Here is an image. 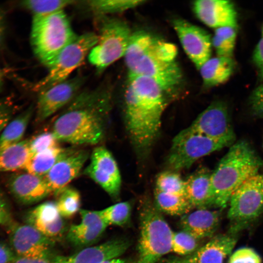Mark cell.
Returning a JSON list of instances; mask_svg holds the SVG:
<instances>
[{"instance_id": "ac0fdd59", "label": "cell", "mask_w": 263, "mask_h": 263, "mask_svg": "<svg viewBox=\"0 0 263 263\" xmlns=\"http://www.w3.org/2000/svg\"><path fill=\"white\" fill-rule=\"evenodd\" d=\"M192 8L197 18L209 27H237V13L231 1L198 0L193 2Z\"/></svg>"}, {"instance_id": "d590c367", "label": "cell", "mask_w": 263, "mask_h": 263, "mask_svg": "<svg viewBox=\"0 0 263 263\" xmlns=\"http://www.w3.org/2000/svg\"><path fill=\"white\" fill-rule=\"evenodd\" d=\"M198 240L185 231H173L171 252L181 257L189 255L200 247Z\"/></svg>"}, {"instance_id": "e575fe53", "label": "cell", "mask_w": 263, "mask_h": 263, "mask_svg": "<svg viewBox=\"0 0 263 263\" xmlns=\"http://www.w3.org/2000/svg\"><path fill=\"white\" fill-rule=\"evenodd\" d=\"M155 189L186 197L185 181L174 171H166L159 173L156 178Z\"/></svg>"}, {"instance_id": "ba28073f", "label": "cell", "mask_w": 263, "mask_h": 263, "mask_svg": "<svg viewBox=\"0 0 263 263\" xmlns=\"http://www.w3.org/2000/svg\"><path fill=\"white\" fill-rule=\"evenodd\" d=\"M98 41V35L92 32L77 36L58 55L49 67L48 72L35 86L41 92L69 78L83 62Z\"/></svg>"}, {"instance_id": "9c48e42d", "label": "cell", "mask_w": 263, "mask_h": 263, "mask_svg": "<svg viewBox=\"0 0 263 263\" xmlns=\"http://www.w3.org/2000/svg\"><path fill=\"white\" fill-rule=\"evenodd\" d=\"M227 146L225 142L185 129L174 137L167 162L173 170L188 169L201 157Z\"/></svg>"}, {"instance_id": "3957f363", "label": "cell", "mask_w": 263, "mask_h": 263, "mask_svg": "<svg viewBox=\"0 0 263 263\" xmlns=\"http://www.w3.org/2000/svg\"><path fill=\"white\" fill-rule=\"evenodd\" d=\"M177 53L174 44L147 31L132 32L124 55L128 77H147L158 83L165 92L172 91L182 78L176 61Z\"/></svg>"}, {"instance_id": "4fadbf2b", "label": "cell", "mask_w": 263, "mask_h": 263, "mask_svg": "<svg viewBox=\"0 0 263 263\" xmlns=\"http://www.w3.org/2000/svg\"><path fill=\"white\" fill-rule=\"evenodd\" d=\"M84 173L112 199L117 200L121 189V175L116 161L107 149L98 146L93 150Z\"/></svg>"}, {"instance_id": "5b68a950", "label": "cell", "mask_w": 263, "mask_h": 263, "mask_svg": "<svg viewBox=\"0 0 263 263\" xmlns=\"http://www.w3.org/2000/svg\"><path fill=\"white\" fill-rule=\"evenodd\" d=\"M76 37L64 10L45 16H33L31 46L38 59L48 68Z\"/></svg>"}, {"instance_id": "7402d4cb", "label": "cell", "mask_w": 263, "mask_h": 263, "mask_svg": "<svg viewBox=\"0 0 263 263\" xmlns=\"http://www.w3.org/2000/svg\"><path fill=\"white\" fill-rule=\"evenodd\" d=\"M235 238L228 235H219L200 246L192 254L176 258L185 263H224L236 243Z\"/></svg>"}, {"instance_id": "44dd1931", "label": "cell", "mask_w": 263, "mask_h": 263, "mask_svg": "<svg viewBox=\"0 0 263 263\" xmlns=\"http://www.w3.org/2000/svg\"><path fill=\"white\" fill-rule=\"evenodd\" d=\"M25 220L26 224L55 241L65 231L63 218L55 202L46 201L38 205L27 213Z\"/></svg>"}, {"instance_id": "4dcf8cb0", "label": "cell", "mask_w": 263, "mask_h": 263, "mask_svg": "<svg viewBox=\"0 0 263 263\" xmlns=\"http://www.w3.org/2000/svg\"><path fill=\"white\" fill-rule=\"evenodd\" d=\"M237 37L236 28L222 27L215 29L211 38L212 46L217 56L232 57Z\"/></svg>"}, {"instance_id": "836d02e7", "label": "cell", "mask_w": 263, "mask_h": 263, "mask_svg": "<svg viewBox=\"0 0 263 263\" xmlns=\"http://www.w3.org/2000/svg\"><path fill=\"white\" fill-rule=\"evenodd\" d=\"M71 0H28L21 5L33 13V16L49 15L63 10L64 8L77 2Z\"/></svg>"}, {"instance_id": "cb8c5ba5", "label": "cell", "mask_w": 263, "mask_h": 263, "mask_svg": "<svg viewBox=\"0 0 263 263\" xmlns=\"http://www.w3.org/2000/svg\"><path fill=\"white\" fill-rule=\"evenodd\" d=\"M211 174L207 169L201 168L185 180V196L193 208L208 209Z\"/></svg>"}, {"instance_id": "7a4b0ae2", "label": "cell", "mask_w": 263, "mask_h": 263, "mask_svg": "<svg viewBox=\"0 0 263 263\" xmlns=\"http://www.w3.org/2000/svg\"><path fill=\"white\" fill-rule=\"evenodd\" d=\"M165 93L150 78L128 77L124 94L125 122L140 157L150 152L159 133L162 114L167 105Z\"/></svg>"}, {"instance_id": "484cf974", "label": "cell", "mask_w": 263, "mask_h": 263, "mask_svg": "<svg viewBox=\"0 0 263 263\" xmlns=\"http://www.w3.org/2000/svg\"><path fill=\"white\" fill-rule=\"evenodd\" d=\"M30 155L29 140H27L0 150V172L24 169Z\"/></svg>"}, {"instance_id": "9a60e30c", "label": "cell", "mask_w": 263, "mask_h": 263, "mask_svg": "<svg viewBox=\"0 0 263 263\" xmlns=\"http://www.w3.org/2000/svg\"><path fill=\"white\" fill-rule=\"evenodd\" d=\"M85 78L76 76L39 92L37 105V119L42 121L68 105L79 93Z\"/></svg>"}, {"instance_id": "60d3db41", "label": "cell", "mask_w": 263, "mask_h": 263, "mask_svg": "<svg viewBox=\"0 0 263 263\" xmlns=\"http://www.w3.org/2000/svg\"><path fill=\"white\" fill-rule=\"evenodd\" d=\"M13 222L10 204L0 189V225L8 227Z\"/></svg>"}, {"instance_id": "f1b7e54d", "label": "cell", "mask_w": 263, "mask_h": 263, "mask_svg": "<svg viewBox=\"0 0 263 263\" xmlns=\"http://www.w3.org/2000/svg\"><path fill=\"white\" fill-rule=\"evenodd\" d=\"M65 150L58 146L37 153L31 154L24 170L32 174L44 176L54 166Z\"/></svg>"}, {"instance_id": "d6986e66", "label": "cell", "mask_w": 263, "mask_h": 263, "mask_svg": "<svg viewBox=\"0 0 263 263\" xmlns=\"http://www.w3.org/2000/svg\"><path fill=\"white\" fill-rule=\"evenodd\" d=\"M7 185L13 196L24 205L38 202L52 193L43 176L26 171L12 175Z\"/></svg>"}, {"instance_id": "8d00e7d4", "label": "cell", "mask_w": 263, "mask_h": 263, "mask_svg": "<svg viewBox=\"0 0 263 263\" xmlns=\"http://www.w3.org/2000/svg\"><path fill=\"white\" fill-rule=\"evenodd\" d=\"M58 140L52 132H43L29 140L31 154L37 153L58 146Z\"/></svg>"}, {"instance_id": "b9f144b4", "label": "cell", "mask_w": 263, "mask_h": 263, "mask_svg": "<svg viewBox=\"0 0 263 263\" xmlns=\"http://www.w3.org/2000/svg\"><path fill=\"white\" fill-rule=\"evenodd\" d=\"M253 60L260 77L263 78V38L256 45L253 54Z\"/></svg>"}, {"instance_id": "30bf717a", "label": "cell", "mask_w": 263, "mask_h": 263, "mask_svg": "<svg viewBox=\"0 0 263 263\" xmlns=\"http://www.w3.org/2000/svg\"><path fill=\"white\" fill-rule=\"evenodd\" d=\"M229 202L228 218L235 228L257 218L263 211V174L258 173L245 181Z\"/></svg>"}, {"instance_id": "5bb4252c", "label": "cell", "mask_w": 263, "mask_h": 263, "mask_svg": "<svg viewBox=\"0 0 263 263\" xmlns=\"http://www.w3.org/2000/svg\"><path fill=\"white\" fill-rule=\"evenodd\" d=\"M172 24L185 53L199 70L211 57L212 46L210 35L185 19H175Z\"/></svg>"}, {"instance_id": "d6a6232c", "label": "cell", "mask_w": 263, "mask_h": 263, "mask_svg": "<svg viewBox=\"0 0 263 263\" xmlns=\"http://www.w3.org/2000/svg\"><path fill=\"white\" fill-rule=\"evenodd\" d=\"M99 212L108 226H123L130 221L132 206L128 201L119 202L99 210Z\"/></svg>"}, {"instance_id": "7c38bea8", "label": "cell", "mask_w": 263, "mask_h": 263, "mask_svg": "<svg viewBox=\"0 0 263 263\" xmlns=\"http://www.w3.org/2000/svg\"><path fill=\"white\" fill-rule=\"evenodd\" d=\"M186 129L189 132L225 142L229 146L233 144L236 138L227 107L221 101L213 102Z\"/></svg>"}, {"instance_id": "603a6c76", "label": "cell", "mask_w": 263, "mask_h": 263, "mask_svg": "<svg viewBox=\"0 0 263 263\" xmlns=\"http://www.w3.org/2000/svg\"><path fill=\"white\" fill-rule=\"evenodd\" d=\"M220 213L207 208L197 209L182 216L179 226L198 240L211 237L217 229L220 222Z\"/></svg>"}, {"instance_id": "ffe728a7", "label": "cell", "mask_w": 263, "mask_h": 263, "mask_svg": "<svg viewBox=\"0 0 263 263\" xmlns=\"http://www.w3.org/2000/svg\"><path fill=\"white\" fill-rule=\"evenodd\" d=\"M79 212L81 220L70 227L66 238L73 245L84 248L97 241L108 226L101 217L99 210L80 209Z\"/></svg>"}, {"instance_id": "8fae6325", "label": "cell", "mask_w": 263, "mask_h": 263, "mask_svg": "<svg viewBox=\"0 0 263 263\" xmlns=\"http://www.w3.org/2000/svg\"><path fill=\"white\" fill-rule=\"evenodd\" d=\"M9 245L16 256L52 260L55 241L27 224L13 222L8 227Z\"/></svg>"}, {"instance_id": "7dc6e473", "label": "cell", "mask_w": 263, "mask_h": 263, "mask_svg": "<svg viewBox=\"0 0 263 263\" xmlns=\"http://www.w3.org/2000/svg\"><path fill=\"white\" fill-rule=\"evenodd\" d=\"M164 263H185L178 260L176 258H172L170 259L165 261Z\"/></svg>"}, {"instance_id": "4316f807", "label": "cell", "mask_w": 263, "mask_h": 263, "mask_svg": "<svg viewBox=\"0 0 263 263\" xmlns=\"http://www.w3.org/2000/svg\"><path fill=\"white\" fill-rule=\"evenodd\" d=\"M34 111V108L30 106L7 124L0 135V150L22 140Z\"/></svg>"}, {"instance_id": "f6af8a7d", "label": "cell", "mask_w": 263, "mask_h": 263, "mask_svg": "<svg viewBox=\"0 0 263 263\" xmlns=\"http://www.w3.org/2000/svg\"><path fill=\"white\" fill-rule=\"evenodd\" d=\"M52 261L16 256L11 263H52Z\"/></svg>"}, {"instance_id": "1f68e13d", "label": "cell", "mask_w": 263, "mask_h": 263, "mask_svg": "<svg viewBox=\"0 0 263 263\" xmlns=\"http://www.w3.org/2000/svg\"><path fill=\"white\" fill-rule=\"evenodd\" d=\"M56 202L59 213L63 218H70L80 210L81 197L79 192L69 186L56 195Z\"/></svg>"}, {"instance_id": "f546056e", "label": "cell", "mask_w": 263, "mask_h": 263, "mask_svg": "<svg viewBox=\"0 0 263 263\" xmlns=\"http://www.w3.org/2000/svg\"><path fill=\"white\" fill-rule=\"evenodd\" d=\"M91 10L104 15L123 12L146 2L144 0H92L82 1Z\"/></svg>"}, {"instance_id": "e0dca14e", "label": "cell", "mask_w": 263, "mask_h": 263, "mask_svg": "<svg viewBox=\"0 0 263 263\" xmlns=\"http://www.w3.org/2000/svg\"><path fill=\"white\" fill-rule=\"evenodd\" d=\"M130 242L126 238H118L98 245L83 248L69 256H56L52 263H102L121 256L129 248Z\"/></svg>"}, {"instance_id": "277c9868", "label": "cell", "mask_w": 263, "mask_h": 263, "mask_svg": "<svg viewBox=\"0 0 263 263\" xmlns=\"http://www.w3.org/2000/svg\"><path fill=\"white\" fill-rule=\"evenodd\" d=\"M263 164L247 141L239 140L232 144L211 173L209 208L225 207L233 193L258 174Z\"/></svg>"}, {"instance_id": "ee69618b", "label": "cell", "mask_w": 263, "mask_h": 263, "mask_svg": "<svg viewBox=\"0 0 263 263\" xmlns=\"http://www.w3.org/2000/svg\"><path fill=\"white\" fill-rule=\"evenodd\" d=\"M6 30V19L4 11L0 7V45L3 41Z\"/></svg>"}, {"instance_id": "f35d334b", "label": "cell", "mask_w": 263, "mask_h": 263, "mask_svg": "<svg viewBox=\"0 0 263 263\" xmlns=\"http://www.w3.org/2000/svg\"><path fill=\"white\" fill-rule=\"evenodd\" d=\"M249 103L252 113L257 117L263 118V85L253 90L249 98Z\"/></svg>"}, {"instance_id": "52a82bcc", "label": "cell", "mask_w": 263, "mask_h": 263, "mask_svg": "<svg viewBox=\"0 0 263 263\" xmlns=\"http://www.w3.org/2000/svg\"><path fill=\"white\" fill-rule=\"evenodd\" d=\"M132 32L124 21L106 18L100 28L98 41L88 55L89 62L102 71L124 56Z\"/></svg>"}, {"instance_id": "6da1fadb", "label": "cell", "mask_w": 263, "mask_h": 263, "mask_svg": "<svg viewBox=\"0 0 263 263\" xmlns=\"http://www.w3.org/2000/svg\"><path fill=\"white\" fill-rule=\"evenodd\" d=\"M107 85L79 92L55 120L52 132L58 140L73 145H95L102 140L112 107Z\"/></svg>"}, {"instance_id": "681fc988", "label": "cell", "mask_w": 263, "mask_h": 263, "mask_svg": "<svg viewBox=\"0 0 263 263\" xmlns=\"http://www.w3.org/2000/svg\"><path fill=\"white\" fill-rule=\"evenodd\" d=\"M262 37L263 38V29H262Z\"/></svg>"}, {"instance_id": "2e32d148", "label": "cell", "mask_w": 263, "mask_h": 263, "mask_svg": "<svg viewBox=\"0 0 263 263\" xmlns=\"http://www.w3.org/2000/svg\"><path fill=\"white\" fill-rule=\"evenodd\" d=\"M88 156V152L84 150H65L43 176L52 193L56 195L78 176Z\"/></svg>"}, {"instance_id": "ab89813d", "label": "cell", "mask_w": 263, "mask_h": 263, "mask_svg": "<svg viewBox=\"0 0 263 263\" xmlns=\"http://www.w3.org/2000/svg\"><path fill=\"white\" fill-rule=\"evenodd\" d=\"M14 110V104L9 99L0 98V132L11 120Z\"/></svg>"}, {"instance_id": "d4e9b609", "label": "cell", "mask_w": 263, "mask_h": 263, "mask_svg": "<svg viewBox=\"0 0 263 263\" xmlns=\"http://www.w3.org/2000/svg\"><path fill=\"white\" fill-rule=\"evenodd\" d=\"M235 67L232 57L217 56L210 57L198 70L204 86L209 88L226 82Z\"/></svg>"}, {"instance_id": "74e56055", "label": "cell", "mask_w": 263, "mask_h": 263, "mask_svg": "<svg viewBox=\"0 0 263 263\" xmlns=\"http://www.w3.org/2000/svg\"><path fill=\"white\" fill-rule=\"evenodd\" d=\"M228 263H261V259L253 249L243 247L232 254Z\"/></svg>"}, {"instance_id": "bcb514c9", "label": "cell", "mask_w": 263, "mask_h": 263, "mask_svg": "<svg viewBox=\"0 0 263 263\" xmlns=\"http://www.w3.org/2000/svg\"><path fill=\"white\" fill-rule=\"evenodd\" d=\"M102 263H134V261L119 257L106 260Z\"/></svg>"}, {"instance_id": "7bdbcfd3", "label": "cell", "mask_w": 263, "mask_h": 263, "mask_svg": "<svg viewBox=\"0 0 263 263\" xmlns=\"http://www.w3.org/2000/svg\"><path fill=\"white\" fill-rule=\"evenodd\" d=\"M16 257L10 245L0 242V263H11Z\"/></svg>"}, {"instance_id": "c3c4849f", "label": "cell", "mask_w": 263, "mask_h": 263, "mask_svg": "<svg viewBox=\"0 0 263 263\" xmlns=\"http://www.w3.org/2000/svg\"><path fill=\"white\" fill-rule=\"evenodd\" d=\"M3 82V74L0 69V89H1Z\"/></svg>"}, {"instance_id": "83f0119b", "label": "cell", "mask_w": 263, "mask_h": 263, "mask_svg": "<svg viewBox=\"0 0 263 263\" xmlns=\"http://www.w3.org/2000/svg\"><path fill=\"white\" fill-rule=\"evenodd\" d=\"M154 195V204L161 213L182 216L193 209L184 196L164 192L157 189H155Z\"/></svg>"}, {"instance_id": "8992f818", "label": "cell", "mask_w": 263, "mask_h": 263, "mask_svg": "<svg viewBox=\"0 0 263 263\" xmlns=\"http://www.w3.org/2000/svg\"><path fill=\"white\" fill-rule=\"evenodd\" d=\"M139 220V235L134 263H158L171 252L173 231L150 200L142 202Z\"/></svg>"}]
</instances>
